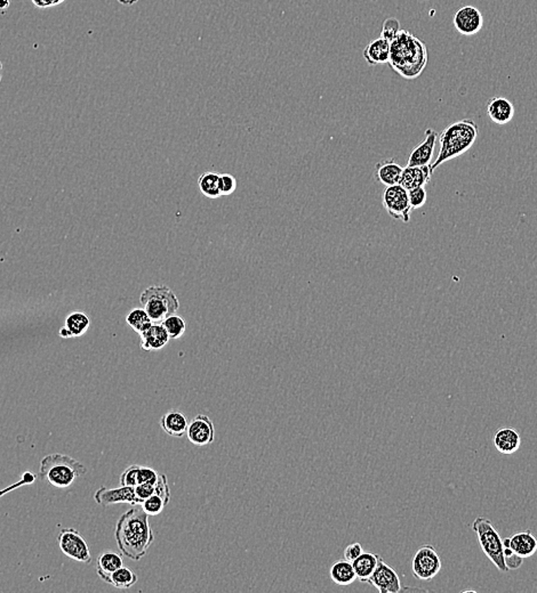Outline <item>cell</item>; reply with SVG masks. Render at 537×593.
<instances>
[{"mask_svg": "<svg viewBox=\"0 0 537 593\" xmlns=\"http://www.w3.org/2000/svg\"><path fill=\"white\" fill-rule=\"evenodd\" d=\"M117 547L122 556L138 562L147 555L155 541L149 515L142 506H135L119 518L116 531Z\"/></svg>", "mask_w": 537, "mask_h": 593, "instance_id": "cell-1", "label": "cell"}, {"mask_svg": "<svg viewBox=\"0 0 537 593\" xmlns=\"http://www.w3.org/2000/svg\"><path fill=\"white\" fill-rule=\"evenodd\" d=\"M428 50L423 41L401 29L390 43L389 66L407 80L419 78L428 64Z\"/></svg>", "mask_w": 537, "mask_h": 593, "instance_id": "cell-2", "label": "cell"}, {"mask_svg": "<svg viewBox=\"0 0 537 593\" xmlns=\"http://www.w3.org/2000/svg\"><path fill=\"white\" fill-rule=\"evenodd\" d=\"M479 136L478 124L471 119H463L450 124L439 135L441 149L434 163L430 166L432 174L445 162L463 156L468 152Z\"/></svg>", "mask_w": 537, "mask_h": 593, "instance_id": "cell-3", "label": "cell"}, {"mask_svg": "<svg viewBox=\"0 0 537 593\" xmlns=\"http://www.w3.org/2000/svg\"><path fill=\"white\" fill-rule=\"evenodd\" d=\"M87 469L83 463L63 454H50L41 460L39 478L53 488H68L76 479L86 475Z\"/></svg>", "mask_w": 537, "mask_h": 593, "instance_id": "cell-4", "label": "cell"}, {"mask_svg": "<svg viewBox=\"0 0 537 593\" xmlns=\"http://www.w3.org/2000/svg\"><path fill=\"white\" fill-rule=\"evenodd\" d=\"M141 302L153 323H162L166 317L176 314L180 308L176 293L165 286L148 288L141 295Z\"/></svg>", "mask_w": 537, "mask_h": 593, "instance_id": "cell-5", "label": "cell"}, {"mask_svg": "<svg viewBox=\"0 0 537 593\" xmlns=\"http://www.w3.org/2000/svg\"><path fill=\"white\" fill-rule=\"evenodd\" d=\"M472 528L478 536L481 550L488 557V559L496 566L499 571H503V573L509 571L506 564L503 540L501 539L499 532L494 527L491 520L485 518V517H478L472 524Z\"/></svg>", "mask_w": 537, "mask_h": 593, "instance_id": "cell-6", "label": "cell"}, {"mask_svg": "<svg viewBox=\"0 0 537 593\" xmlns=\"http://www.w3.org/2000/svg\"><path fill=\"white\" fill-rule=\"evenodd\" d=\"M441 557L431 544L420 547L413 558V574L420 581H431L441 571Z\"/></svg>", "mask_w": 537, "mask_h": 593, "instance_id": "cell-7", "label": "cell"}, {"mask_svg": "<svg viewBox=\"0 0 537 593\" xmlns=\"http://www.w3.org/2000/svg\"><path fill=\"white\" fill-rule=\"evenodd\" d=\"M57 543L63 555L83 564L92 562V553L83 535L73 528H63L57 536Z\"/></svg>", "mask_w": 537, "mask_h": 593, "instance_id": "cell-8", "label": "cell"}, {"mask_svg": "<svg viewBox=\"0 0 537 593\" xmlns=\"http://www.w3.org/2000/svg\"><path fill=\"white\" fill-rule=\"evenodd\" d=\"M383 205L387 214L396 221L409 223L413 209L409 205L408 191L403 186L392 185L387 186L383 193Z\"/></svg>", "mask_w": 537, "mask_h": 593, "instance_id": "cell-9", "label": "cell"}, {"mask_svg": "<svg viewBox=\"0 0 537 593\" xmlns=\"http://www.w3.org/2000/svg\"><path fill=\"white\" fill-rule=\"evenodd\" d=\"M367 583L378 589L380 593H399L403 590L399 575L381 557L378 559V567Z\"/></svg>", "mask_w": 537, "mask_h": 593, "instance_id": "cell-10", "label": "cell"}, {"mask_svg": "<svg viewBox=\"0 0 537 593\" xmlns=\"http://www.w3.org/2000/svg\"><path fill=\"white\" fill-rule=\"evenodd\" d=\"M456 31L466 37L478 34L484 27V17L477 7L463 6L457 10L453 17Z\"/></svg>", "mask_w": 537, "mask_h": 593, "instance_id": "cell-11", "label": "cell"}, {"mask_svg": "<svg viewBox=\"0 0 537 593\" xmlns=\"http://www.w3.org/2000/svg\"><path fill=\"white\" fill-rule=\"evenodd\" d=\"M187 437L198 448L212 444L215 439L214 423L205 414H198L187 425Z\"/></svg>", "mask_w": 537, "mask_h": 593, "instance_id": "cell-12", "label": "cell"}, {"mask_svg": "<svg viewBox=\"0 0 537 593\" xmlns=\"http://www.w3.org/2000/svg\"><path fill=\"white\" fill-rule=\"evenodd\" d=\"M94 499L96 501V504L103 506H113V504H131V506L141 504L135 493V488L131 486H122L118 488H101L100 490H97Z\"/></svg>", "mask_w": 537, "mask_h": 593, "instance_id": "cell-13", "label": "cell"}, {"mask_svg": "<svg viewBox=\"0 0 537 593\" xmlns=\"http://www.w3.org/2000/svg\"><path fill=\"white\" fill-rule=\"evenodd\" d=\"M438 137H439V135H438L437 131H434L431 128L427 129L425 131V140L420 145L416 146L415 149H413V152L409 156L408 161H407V166L408 167H419V166L431 165Z\"/></svg>", "mask_w": 537, "mask_h": 593, "instance_id": "cell-14", "label": "cell"}, {"mask_svg": "<svg viewBox=\"0 0 537 593\" xmlns=\"http://www.w3.org/2000/svg\"><path fill=\"white\" fill-rule=\"evenodd\" d=\"M503 547L510 548L517 556L526 559L536 553L537 540L531 532L527 529L506 539L503 541Z\"/></svg>", "mask_w": 537, "mask_h": 593, "instance_id": "cell-15", "label": "cell"}, {"mask_svg": "<svg viewBox=\"0 0 537 593\" xmlns=\"http://www.w3.org/2000/svg\"><path fill=\"white\" fill-rule=\"evenodd\" d=\"M515 105L504 97H492L487 103V115L497 124H509L515 117Z\"/></svg>", "mask_w": 537, "mask_h": 593, "instance_id": "cell-16", "label": "cell"}, {"mask_svg": "<svg viewBox=\"0 0 537 593\" xmlns=\"http://www.w3.org/2000/svg\"><path fill=\"white\" fill-rule=\"evenodd\" d=\"M431 166V165H430ZM430 166H419V167H408L403 168L399 185L405 190L409 191L416 187H425L431 180L432 171Z\"/></svg>", "mask_w": 537, "mask_h": 593, "instance_id": "cell-17", "label": "cell"}, {"mask_svg": "<svg viewBox=\"0 0 537 593\" xmlns=\"http://www.w3.org/2000/svg\"><path fill=\"white\" fill-rule=\"evenodd\" d=\"M494 445L500 453L511 455L520 448L522 437L515 428L503 427L494 435Z\"/></svg>", "mask_w": 537, "mask_h": 593, "instance_id": "cell-18", "label": "cell"}, {"mask_svg": "<svg viewBox=\"0 0 537 593\" xmlns=\"http://www.w3.org/2000/svg\"><path fill=\"white\" fill-rule=\"evenodd\" d=\"M141 336V347L143 351H153L163 349L169 342V336L162 323H153Z\"/></svg>", "mask_w": 537, "mask_h": 593, "instance_id": "cell-19", "label": "cell"}, {"mask_svg": "<svg viewBox=\"0 0 537 593\" xmlns=\"http://www.w3.org/2000/svg\"><path fill=\"white\" fill-rule=\"evenodd\" d=\"M364 59L369 66H385L390 61V43L385 38H378L369 43L364 50Z\"/></svg>", "mask_w": 537, "mask_h": 593, "instance_id": "cell-20", "label": "cell"}, {"mask_svg": "<svg viewBox=\"0 0 537 593\" xmlns=\"http://www.w3.org/2000/svg\"><path fill=\"white\" fill-rule=\"evenodd\" d=\"M160 425L167 435L181 438L187 435L189 421H187V416L182 413L181 411L169 410V412H166L162 416Z\"/></svg>", "mask_w": 537, "mask_h": 593, "instance_id": "cell-21", "label": "cell"}, {"mask_svg": "<svg viewBox=\"0 0 537 593\" xmlns=\"http://www.w3.org/2000/svg\"><path fill=\"white\" fill-rule=\"evenodd\" d=\"M403 168L394 159H387L385 161L378 162L375 168V177L378 183L385 186H392L399 184Z\"/></svg>", "mask_w": 537, "mask_h": 593, "instance_id": "cell-22", "label": "cell"}, {"mask_svg": "<svg viewBox=\"0 0 537 593\" xmlns=\"http://www.w3.org/2000/svg\"><path fill=\"white\" fill-rule=\"evenodd\" d=\"M380 556L371 552H362L356 560H353L352 566L356 573L357 578L364 583H367L378 567Z\"/></svg>", "mask_w": 537, "mask_h": 593, "instance_id": "cell-23", "label": "cell"}, {"mask_svg": "<svg viewBox=\"0 0 537 593\" xmlns=\"http://www.w3.org/2000/svg\"><path fill=\"white\" fill-rule=\"evenodd\" d=\"M101 578L119 590H127L138 582V575L124 566Z\"/></svg>", "mask_w": 537, "mask_h": 593, "instance_id": "cell-24", "label": "cell"}, {"mask_svg": "<svg viewBox=\"0 0 537 593\" xmlns=\"http://www.w3.org/2000/svg\"><path fill=\"white\" fill-rule=\"evenodd\" d=\"M331 578L335 584L347 587L357 580V575L353 569L352 562L348 560H340L331 566Z\"/></svg>", "mask_w": 537, "mask_h": 593, "instance_id": "cell-25", "label": "cell"}, {"mask_svg": "<svg viewBox=\"0 0 537 593\" xmlns=\"http://www.w3.org/2000/svg\"><path fill=\"white\" fill-rule=\"evenodd\" d=\"M219 180L220 174L215 171H207L200 175L198 180L200 192L208 199H219L220 196H222L220 193Z\"/></svg>", "mask_w": 537, "mask_h": 593, "instance_id": "cell-26", "label": "cell"}, {"mask_svg": "<svg viewBox=\"0 0 537 593\" xmlns=\"http://www.w3.org/2000/svg\"><path fill=\"white\" fill-rule=\"evenodd\" d=\"M122 566H124V562H122V557L117 553L108 551V552L102 553L97 558V574L100 578H102L104 575L117 571Z\"/></svg>", "mask_w": 537, "mask_h": 593, "instance_id": "cell-27", "label": "cell"}, {"mask_svg": "<svg viewBox=\"0 0 537 593\" xmlns=\"http://www.w3.org/2000/svg\"><path fill=\"white\" fill-rule=\"evenodd\" d=\"M127 321V323L133 328L134 331L138 333V335H142L144 331H147L151 325H152L153 322L151 321L150 316L148 315L147 312L144 308H136V309H133L131 313L129 314V316L126 319Z\"/></svg>", "mask_w": 537, "mask_h": 593, "instance_id": "cell-28", "label": "cell"}, {"mask_svg": "<svg viewBox=\"0 0 537 593\" xmlns=\"http://www.w3.org/2000/svg\"><path fill=\"white\" fill-rule=\"evenodd\" d=\"M90 326V319L84 313H72L66 317V328L69 330L72 337H80L84 335Z\"/></svg>", "mask_w": 537, "mask_h": 593, "instance_id": "cell-29", "label": "cell"}, {"mask_svg": "<svg viewBox=\"0 0 537 593\" xmlns=\"http://www.w3.org/2000/svg\"><path fill=\"white\" fill-rule=\"evenodd\" d=\"M162 324H163L171 339H180L187 331V322L183 317L176 315V314L166 317Z\"/></svg>", "mask_w": 537, "mask_h": 593, "instance_id": "cell-30", "label": "cell"}, {"mask_svg": "<svg viewBox=\"0 0 537 593\" xmlns=\"http://www.w3.org/2000/svg\"><path fill=\"white\" fill-rule=\"evenodd\" d=\"M166 506L167 504H165V501L157 494H153L150 497H148L147 500H144L141 504L144 511L149 515H159V513H163Z\"/></svg>", "mask_w": 537, "mask_h": 593, "instance_id": "cell-31", "label": "cell"}, {"mask_svg": "<svg viewBox=\"0 0 537 593\" xmlns=\"http://www.w3.org/2000/svg\"><path fill=\"white\" fill-rule=\"evenodd\" d=\"M400 30H401V28H400L399 21L396 17H390V19L385 20L383 25H382L381 37L391 43L394 38L397 37Z\"/></svg>", "mask_w": 537, "mask_h": 593, "instance_id": "cell-32", "label": "cell"}, {"mask_svg": "<svg viewBox=\"0 0 537 593\" xmlns=\"http://www.w3.org/2000/svg\"><path fill=\"white\" fill-rule=\"evenodd\" d=\"M219 189L221 196H231L237 190V180L230 174H220Z\"/></svg>", "mask_w": 537, "mask_h": 593, "instance_id": "cell-33", "label": "cell"}, {"mask_svg": "<svg viewBox=\"0 0 537 593\" xmlns=\"http://www.w3.org/2000/svg\"><path fill=\"white\" fill-rule=\"evenodd\" d=\"M409 205L413 210L422 208L427 202V190L425 187H416L408 191Z\"/></svg>", "mask_w": 537, "mask_h": 593, "instance_id": "cell-34", "label": "cell"}, {"mask_svg": "<svg viewBox=\"0 0 537 593\" xmlns=\"http://www.w3.org/2000/svg\"><path fill=\"white\" fill-rule=\"evenodd\" d=\"M138 469H140V466L133 464V466L129 467L125 471L122 472V476H120V484H122V486H131V488L138 486Z\"/></svg>", "mask_w": 537, "mask_h": 593, "instance_id": "cell-35", "label": "cell"}, {"mask_svg": "<svg viewBox=\"0 0 537 593\" xmlns=\"http://www.w3.org/2000/svg\"><path fill=\"white\" fill-rule=\"evenodd\" d=\"M155 494L159 495L165 501L166 504H169V501H171V490H169L167 477L164 474L159 475L158 481H157L156 485H155Z\"/></svg>", "mask_w": 537, "mask_h": 593, "instance_id": "cell-36", "label": "cell"}, {"mask_svg": "<svg viewBox=\"0 0 537 593\" xmlns=\"http://www.w3.org/2000/svg\"><path fill=\"white\" fill-rule=\"evenodd\" d=\"M159 474L156 470L148 468V467L140 466L138 469V484L156 485Z\"/></svg>", "mask_w": 537, "mask_h": 593, "instance_id": "cell-37", "label": "cell"}, {"mask_svg": "<svg viewBox=\"0 0 537 593\" xmlns=\"http://www.w3.org/2000/svg\"><path fill=\"white\" fill-rule=\"evenodd\" d=\"M36 481V476L31 472H24L23 474L22 479H20L19 481H16L14 484L10 485V486H7L6 488H3V490H0V497H3V495H6L7 493H10V492L14 491L16 488H22L24 485H31L34 484V481Z\"/></svg>", "mask_w": 537, "mask_h": 593, "instance_id": "cell-38", "label": "cell"}, {"mask_svg": "<svg viewBox=\"0 0 537 593\" xmlns=\"http://www.w3.org/2000/svg\"><path fill=\"white\" fill-rule=\"evenodd\" d=\"M504 557H506V564L509 571L510 569H519L522 566V560H524L520 557L517 556L513 550L506 547H504Z\"/></svg>", "mask_w": 537, "mask_h": 593, "instance_id": "cell-39", "label": "cell"}, {"mask_svg": "<svg viewBox=\"0 0 537 593\" xmlns=\"http://www.w3.org/2000/svg\"><path fill=\"white\" fill-rule=\"evenodd\" d=\"M135 493L142 504L144 500H147L148 497L155 494V485L138 484V486H135Z\"/></svg>", "mask_w": 537, "mask_h": 593, "instance_id": "cell-40", "label": "cell"}, {"mask_svg": "<svg viewBox=\"0 0 537 593\" xmlns=\"http://www.w3.org/2000/svg\"><path fill=\"white\" fill-rule=\"evenodd\" d=\"M364 552V550H362L361 544L356 543L349 544L345 550H344V559L348 560V562H352L353 560H356L358 557Z\"/></svg>", "mask_w": 537, "mask_h": 593, "instance_id": "cell-41", "label": "cell"}, {"mask_svg": "<svg viewBox=\"0 0 537 593\" xmlns=\"http://www.w3.org/2000/svg\"><path fill=\"white\" fill-rule=\"evenodd\" d=\"M31 1L37 8H41V10H46V8L54 6L53 0H31Z\"/></svg>", "mask_w": 537, "mask_h": 593, "instance_id": "cell-42", "label": "cell"}, {"mask_svg": "<svg viewBox=\"0 0 537 593\" xmlns=\"http://www.w3.org/2000/svg\"><path fill=\"white\" fill-rule=\"evenodd\" d=\"M59 336L62 338H72L71 333L69 330L66 329V326H63L62 329L59 330Z\"/></svg>", "mask_w": 537, "mask_h": 593, "instance_id": "cell-43", "label": "cell"}, {"mask_svg": "<svg viewBox=\"0 0 537 593\" xmlns=\"http://www.w3.org/2000/svg\"><path fill=\"white\" fill-rule=\"evenodd\" d=\"M117 1L124 5V6H131V5L138 3V0H117Z\"/></svg>", "mask_w": 537, "mask_h": 593, "instance_id": "cell-44", "label": "cell"}, {"mask_svg": "<svg viewBox=\"0 0 537 593\" xmlns=\"http://www.w3.org/2000/svg\"><path fill=\"white\" fill-rule=\"evenodd\" d=\"M10 5V0H0V10H6Z\"/></svg>", "mask_w": 537, "mask_h": 593, "instance_id": "cell-45", "label": "cell"}, {"mask_svg": "<svg viewBox=\"0 0 537 593\" xmlns=\"http://www.w3.org/2000/svg\"><path fill=\"white\" fill-rule=\"evenodd\" d=\"M64 1H66V0H53L54 6H57V5L64 3Z\"/></svg>", "mask_w": 537, "mask_h": 593, "instance_id": "cell-46", "label": "cell"}, {"mask_svg": "<svg viewBox=\"0 0 537 593\" xmlns=\"http://www.w3.org/2000/svg\"><path fill=\"white\" fill-rule=\"evenodd\" d=\"M1 72H3V64L0 62V81H1V78H3V73H1Z\"/></svg>", "mask_w": 537, "mask_h": 593, "instance_id": "cell-47", "label": "cell"}]
</instances>
